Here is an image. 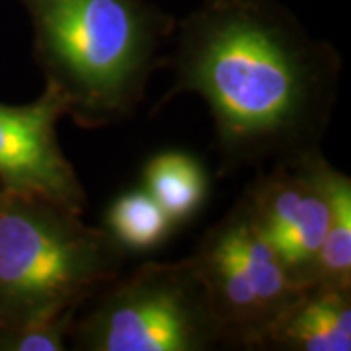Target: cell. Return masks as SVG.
Wrapping results in <instances>:
<instances>
[{
	"instance_id": "cell-1",
	"label": "cell",
	"mask_w": 351,
	"mask_h": 351,
	"mask_svg": "<svg viewBox=\"0 0 351 351\" xmlns=\"http://www.w3.org/2000/svg\"><path fill=\"white\" fill-rule=\"evenodd\" d=\"M162 104L195 94L209 108L221 176L320 149L343 61L279 0H203L162 59Z\"/></svg>"
},
{
	"instance_id": "cell-2",
	"label": "cell",
	"mask_w": 351,
	"mask_h": 351,
	"mask_svg": "<svg viewBox=\"0 0 351 351\" xmlns=\"http://www.w3.org/2000/svg\"><path fill=\"white\" fill-rule=\"evenodd\" d=\"M45 88L78 127L123 123L162 69L176 20L145 0H20Z\"/></svg>"
},
{
	"instance_id": "cell-3",
	"label": "cell",
	"mask_w": 351,
	"mask_h": 351,
	"mask_svg": "<svg viewBox=\"0 0 351 351\" xmlns=\"http://www.w3.org/2000/svg\"><path fill=\"white\" fill-rule=\"evenodd\" d=\"M104 226L53 201L0 189V330L71 318L125 269Z\"/></svg>"
},
{
	"instance_id": "cell-4",
	"label": "cell",
	"mask_w": 351,
	"mask_h": 351,
	"mask_svg": "<svg viewBox=\"0 0 351 351\" xmlns=\"http://www.w3.org/2000/svg\"><path fill=\"white\" fill-rule=\"evenodd\" d=\"M76 351H211L225 334L193 260L147 262L90 297L69 328Z\"/></svg>"
},
{
	"instance_id": "cell-5",
	"label": "cell",
	"mask_w": 351,
	"mask_h": 351,
	"mask_svg": "<svg viewBox=\"0 0 351 351\" xmlns=\"http://www.w3.org/2000/svg\"><path fill=\"white\" fill-rule=\"evenodd\" d=\"M225 334V350L254 351L263 330L301 291L240 199L189 254Z\"/></svg>"
},
{
	"instance_id": "cell-6",
	"label": "cell",
	"mask_w": 351,
	"mask_h": 351,
	"mask_svg": "<svg viewBox=\"0 0 351 351\" xmlns=\"http://www.w3.org/2000/svg\"><path fill=\"white\" fill-rule=\"evenodd\" d=\"M338 172L322 149H314L274 162L242 193L254 223L299 289L311 285L314 258L332 217Z\"/></svg>"
},
{
	"instance_id": "cell-7",
	"label": "cell",
	"mask_w": 351,
	"mask_h": 351,
	"mask_svg": "<svg viewBox=\"0 0 351 351\" xmlns=\"http://www.w3.org/2000/svg\"><path fill=\"white\" fill-rule=\"evenodd\" d=\"M63 100L43 86L38 100L0 101V189L39 195L75 213L86 209V189L57 135Z\"/></svg>"
},
{
	"instance_id": "cell-8",
	"label": "cell",
	"mask_w": 351,
	"mask_h": 351,
	"mask_svg": "<svg viewBox=\"0 0 351 351\" xmlns=\"http://www.w3.org/2000/svg\"><path fill=\"white\" fill-rule=\"evenodd\" d=\"M351 289H301L263 330L254 351H350Z\"/></svg>"
},
{
	"instance_id": "cell-9",
	"label": "cell",
	"mask_w": 351,
	"mask_h": 351,
	"mask_svg": "<svg viewBox=\"0 0 351 351\" xmlns=\"http://www.w3.org/2000/svg\"><path fill=\"white\" fill-rule=\"evenodd\" d=\"M143 188L166 211L174 226H182L205 205L209 176L193 154L182 151L158 152L143 168Z\"/></svg>"
},
{
	"instance_id": "cell-10",
	"label": "cell",
	"mask_w": 351,
	"mask_h": 351,
	"mask_svg": "<svg viewBox=\"0 0 351 351\" xmlns=\"http://www.w3.org/2000/svg\"><path fill=\"white\" fill-rule=\"evenodd\" d=\"M104 228L127 254L156 250L176 230L170 217L143 186L123 191L113 201Z\"/></svg>"
},
{
	"instance_id": "cell-11",
	"label": "cell",
	"mask_w": 351,
	"mask_h": 351,
	"mask_svg": "<svg viewBox=\"0 0 351 351\" xmlns=\"http://www.w3.org/2000/svg\"><path fill=\"white\" fill-rule=\"evenodd\" d=\"M351 289V180L338 172L334 184L332 217L314 258L311 285Z\"/></svg>"
}]
</instances>
